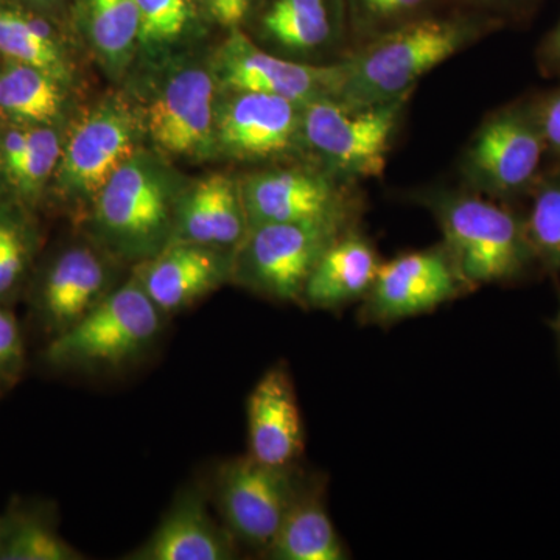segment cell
Masks as SVG:
<instances>
[{
    "mask_svg": "<svg viewBox=\"0 0 560 560\" xmlns=\"http://www.w3.org/2000/svg\"><path fill=\"white\" fill-rule=\"evenodd\" d=\"M464 293L469 290L441 242L382 261L357 316L366 326H390L434 312Z\"/></svg>",
    "mask_w": 560,
    "mask_h": 560,
    "instance_id": "obj_14",
    "label": "cell"
},
{
    "mask_svg": "<svg viewBox=\"0 0 560 560\" xmlns=\"http://www.w3.org/2000/svg\"><path fill=\"white\" fill-rule=\"evenodd\" d=\"M272 560H346L350 558L340 534L335 529L323 481L315 480L287 514L270 547L264 552Z\"/></svg>",
    "mask_w": 560,
    "mask_h": 560,
    "instance_id": "obj_24",
    "label": "cell"
},
{
    "mask_svg": "<svg viewBox=\"0 0 560 560\" xmlns=\"http://www.w3.org/2000/svg\"><path fill=\"white\" fill-rule=\"evenodd\" d=\"M0 198H3L2 195H0Z\"/></svg>",
    "mask_w": 560,
    "mask_h": 560,
    "instance_id": "obj_39",
    "label": "cell"
},
{
    "mask_svg": "<svg viewBox=\"0 0 560 560\" xmlns=\"http://www.w3.org/2000/svg\"><path fill=\"white\" fill-rule=\"evenodd\" d=\"M121 88L139 105L150 147L175 162L217 161L213 117L220 86L210 51H179L136 70Z\"/></svg>",
    "mask_w": 560,
    "mask_h": 560,
    "instance_id": "obj_3",
    "label": "cell"
},
{
    "mask_svg": "<svg viewBox=\"0 0 560 560\" xmlns=\"http://www.w3.org/2000/svg\"><path fill=\"white\" fill-rule=\"evenodd\" d=\"M243 31L261 49L305 65H335L352 50L345 0H261Z\"/></svg>",
    "mask_w": 560,
    "mask_h": 560,
    "instance_id": "obj_15",
    "label": "cell"
},
{
    "mask_svg": "<svg viewBox=\"0 0 560 560\" xmlns=\"http://www.w3.org/2000/svg\"><path fill=\"white\" fill-rule=\"evenodd\" d=\"M552 330H555L556 340H558V346L560 350V311L558 315H556L555 320H552Z\"/></svg>",
    "mask_w": 560,
    "mask_h": 560,
    "instance_id": "obj_37",
    "label": "cell"
},
{
    "mask_svg": "<svg viewBox=\"0 0 560 560\" xmlns=\"http://www.w3.org/2000/svg\"><path fill=\"white\" fill-rule=\"evenodd\" d=\"M312 481L298 463L275 466L248 453L220 464L213 499L237 544L264 555Z\"/></svg>",
    "mask_w": 560,
    "mask_h": 560,
    "instance_id": "obj_10",
    "label": "cell"
},
{
    "mask_svg": "<svg viewBox=\"0 0 560 560\" xmlns=\"http://www.w3.org/2000/svg\"><path fill=\"white\" fill-rule=\"evenodd\" d=\"M410 201L431 213L467 290L521 278L536 261L525 221L485 195L453 187L411 190Z\"/></svg>",
    "mask_w": 560,
    "mask_h": 560,
    "instance_id": "obj_4",
    "label": "cell"
},
{
    "mask_svg": "<svg viewBox=\"0 0 560 560\" xmlns=\"http://www.w3.org/2000/svg\"><path fill=\"white\" fill-rule=\"evenodd\" d=\"M68 124L22 125L0 120V195L3 198L35 209L49 194Z\"/></svg>",
    "mask_w": 560,
    "mask_h": 560,
    "instance_id": "obj_21",
    "label": "cell"
},
{
    "mask_svg": "<svg viewBox=\"0 0 560 560\" xmlns=\"http://www.w3.org/2000/svg\"><path fill=\"white\" fill-rule=\"evenodd\" d=\"M261 0H206L209 16L217 25L230 32L245 28Z\"/></svg>",
    "mask_w": 560,
    "mask_h": 560,
    "instance_id": "obj_34",
    "label": "cell"
},
{
    "mask_svg": "<svg viewBox=\"0 0 560 560\" xmlns=\"http://www.w3.org/2000/svg\"><path fill=\"white\" fill-rule=\"evenodd\" d=\"M238 544L210 514L201 486H187L173 500L149 539L128 560H232Z\"/></svg>",
    "mask_w": 560,
    "mask_h": 560,
    "instance_id": "obj_18",
    "label": "cell"
},
{
    "mask_svg": "<svg viewBox=\"0 0 560 560\" xmlns=\"http://www.w3.org/2000/svg\"><path fill=\"white\" fill-rule=\"evenodd\" d=\"M190 178L175 161L145 145L121 164L83 217L84 235L125 267L172 243L176 208Z\"/></svg>",
    "mask_w": 560,
    "mask_h": 560,
    "instance_id": "obj_2",
    "label": "cell"
},
{
    "mask_svg": "<svg viewBox=\"0 0 560 560\" xmlns=\"http://www.w3.org/2000/svg\"><path fill=\"white\" fill-rule=\"evenodd\" d=\"M167 316L131 275L75 326L51 338L44 360L61 371H114L142 359Z\"/></svg>",
    "mask_w": 560,
    "mask_h": 560,
    "instance_id": "obj_6",
    "label": "cell"
},
{
    "mask_svg": "<svg viewBox=\"0 0 560 560\" xmlns=\"http://www.w3.org/2000/svg\"><path fill=\"white\" fill-rule=\"evenodd\" d=\"M210 62L220 90L259 92L291 102L334 101L340 83V65L316 66L289 60L261 49L243 28L226 33Z\"/></svg>",
    "mask_w": 560,
    "mask_h": 560,
    "instance_id": "obj_16",
    "label": "cell"
},
{
    "mask_svg": "<svg viewBox=\"0 0 560 560\" xmlns=\"http://www.w3.org/2000/svg\"><path fill=\"white\" fill-rule=\"evenodd\" d=\"M448 2L451 0H345L350 46L357 49L405 25L441 13Z\"/></svg>",
    "mask_w": 560,
    "mask_h": 560,
    "instance_id": "obj_30",
    "label": "cell"
},
{
    "mask_svg": "<svg viewBox=\"0 0 560 560\" xmlns=\"http://www.w3.org/2000/svg\"><path fill=\"white\" fill-rule=\"evenodd\" d=\"M459 9L486 14L503 22L506 20H521L536 10L541 0H451Z\"/></svg>",
    "mask_w": 560,
    "mask_h": 560,
    "instance_id": "obj_33",
    "label": "cell"
},
{
    "mask_svg": "<svg viewBox=\"0 0 560 560\" xmlns=\"http://www.w3.org/2000/svg\"><path fill=\"white\" fill-rule=\"evenodd\" d=\"M0 60L46 70L70 88L77 83L73 50L49 22L5 3H0Z\"/></svg>",
    "mask_w": 560,
    "mask_h": 560,
    "instance_id": "obj_26",
    "label": "cell"
},
{
    "mask_svg": "<svg viewBox=\"0 0 560 560\" xmlns=\"http://www.w3.org/2000/svg\"><path fill=\"white\" fill-rule=\"evenodd\" d=\"M40 246L33 209L11 198H0V305L9 307L32 278Z\"/></svg>",
    "mask_w": 560,
    "mask_h": 560,
    "instance_id": "obj_28",
    "label": "cell"
},
{
    "mask_svg": "<svg viewBox=\"0 0 560 560\" xmlns=\"http://www.w3.org/2000/svg\"><path fill=\"white\" fill-rule=\"evenodd\" d=\"M234 250L173 243L132 267V275L165 316L184 312L231 283Z\"/></svg>",
    "mask_w": 560,
    "mask_h": 560,
    "instance_id": "obj_17",
    "label": "cell"
},
{
    "mask_svg": "<svg viewBox=\"0 0 560 560\" xmlns=\"http://www.w3.org/2000/svg\"><path fill=\"white\" fill-rule=\"evenodd\" d=\"M533 202L525 221L534 257L547 270H560V171L539 176L530 190Z\"/></svg>",
    "mask_w": 560,
    "mask_h": 560,
    "instance_id": "obj_31",
    "label": "cell"
},
{
    "mask_svg": "<svg viewBox=\"0 0 560 560\" xmlns=\"http://www.w3.org/2000/svg\"><path fill=\"white\" fill-rule=\"evenodd\" d=\"M47 504L13 501L0 514V560H81Z\"/></svg>",
    "mask_w": 560,
    "mask_h": 560,
    "instance_id": "obj_27",
    "label": "cell"
},
{
    "mask_svg": "<svg viewBox=\"0 0 560 560\" xmlns=\"http://www.w3.org/2000/svg\"><path fill=\"white\" fill-rule=\"evenodd\" d=\"M213 138L217 161L272 164L304 160L302 105L278 95L219 90Z\"/></svg>",
    "mask_w": 560,
    "mask_h": 560,
    "instance_id": "obj_12",
    "label": "cell"
},
{
    "mask_svg": "<svg viewBox=\"0 0 560 560\" xmlns=\"http://www.w3.org/2000/svg\"><path fill=\"white\" fill-rule=\"evenodd\" d=\"M501 25L486 14L458 9L431 14L370 40L338 61L340 83L334 101L361 108L412 94L427 73Z\"/></svg>",
    "mask_w": 560,
    "mask_h": 560,
    "instance_id": "obj_1",
    "label": "cell"
},
{
    "mask_svg": "<svg viewBox=\"0 0 560 560\" xmlns=\"http://www.w3.org/2000/svg\"><path fill=\"white\" fill-rule=\"evenodd\" d=\"M547 150L560 158V88L537 103Z\"/></svg>",
    "mask_w": 560,
    "mask_h": 560,
    "instance_id": "obj_35",
    "label": "cell"
},
{
    "mask_svg": "<svg viewBox=\"0 0 560 560\" xmlns=\"http://www.w3.org/2000/svg\"><path fill=\"white\" fill-rule=\"evenodd\" d=\"M248 434L249 453L261 463L285 466L304 455L300 404L285 364L270 368L250 390Z\"/></svg>",
    "mask_w": 560,
    "mask_h": 560,
    "instance_id": "obj_20",
    "label": "cell"
},
{
    "mask_svg": "<svg viewBox=\"0 0 560 560\" xmlns=\"http://www.w3.org/2000/svg\"><path fill=\"white\" fill-rule=\"evenodd\" d=\"M25 370V346L20 324L0 305V397L20 383Z\"/></svg>",
    "mask_w": 560,
    "mask_h": 560,
    "instance_id": "obj_32",
    "label": "cell"
},
{
    "mask_svg": "<svg viewBox=\"0 0 560 560\" xmlns=\"http://www.w3.org/2000/svg\"><path fill=\"white\" fill-rule=\"evenodd\" d=\"M27 2L35 7H49L51 3L57 2V0H27Z\"/></svg>",
    "mask_w": 560,
    "mask_h": 560,
    "instance_id": "obj_38",
    "label": "cell"
},
{
    "mask_svg": "<svg viewBox=\"0 0 560 560\" xmlns=\"http://www.w3.org/2000/svg\"><path fill=\"white\" fill-rule=\"evenodd\" d=\"M545 150L537 103L501 106L485 117L463 151V187L501 201L529 194L539 179Z\"/></svg>",
    "mask_w": 560,
    "mask_h": 560,
    "instance_id": "obj_9",
    "label": "cell"
},
{
    "mask_svg": "<svg viewBox=\"0 0 560 560\" xmlns=\"http://www.w3.org/2000/svg\"><path fill=\"white\" fill-rule=\"evenodd\" d=\"M382 260L360 224L342 232L323 254L302 291L301 305L340 311L361 302L377 278Z\"/></svg>",
    "mask_w": 560,
    "mask_h": 560,
    "instance_id": "obj_22",
    "label": "cell"
},
{
    "mask_svg": "<svg viewBox=\"0 0 560 560\" xmlns=\"http://www.w3.org/2000/svg\"><path fill=\"white\" fill-rule=\"evenodd\" d=\"M79 31L106 79L124 86L139 58L140 14L135 0H80Z\"/></svg>",
    "mask_w": 560,
    "mask_h": 560,
    "instance_id": "obj_23",
    "label": "cell"
},
{
    "mask_svg": "<svg viewBox=\"0 0 560 560\" xmlns=\"http://www.w3.org/2000/svg\"><path fill=\"white\" fill-rule=\"evenodd\" d=\"M145 145L138 103L124 88L109 92L69 120L49 194L83 220L106 180Z\"/></svg>",
    "mask_w": 560,
    "mask_h": 560,
    "instance_id": "obj_5",
    "label": "cell"
},
{
    "mask_svg": "<svg viewBox=\"0 0 560 560\" xmlns=\"http://www.w3.org/2000/svg\"><path fill=\"white\" fill-rule=\"evenodd\" d=\"M125 265L84 235L58 250L32 283L33 318L47 337L75 326L121 282Z\"/></svg>",
    "mask_w": 560,
    "mask_h": 560,
    "instance_id": "obj_13",
    "label": "cell"
},
{
    "mask_svg": "<svg viewBox=\"0 0 560 560\" xmlns=\"http://www.w3.org/2000/svg\"><path fill=\"white\" fill-rule=\"evenodd\" d=\"M248 232L238 175L212 172L189 179L176 208L173 243L234 250Z\"/></svg>",
    "mask_w": 560,
    "mask_h": 560,
    "instance_id": "obj_19",
    "label": "cell"
},
{
    "mask_svg": "<svg viewBox=\"0 0 560 560\" xmlns=\"http://www.w3.org/2000/svg\"><path fill=\"white\" fill-rule=\"evenodd\" d=\"M411 95L348 108L323 98L302 105L304 160L350 183L381 178L399 135Z\"/></svg>",
    "mask_w": 560,
    "mask_h": 560,
    "instance_id": "obj_7",
    "label": "cell"
},
{
    "mask_svg": "<svg viewBox=\"0 0 560 560\" xmlns=\"http://www.w3.org/2000/svg\"><path fill=\"white\" fill-rule=\"evenodd\" d=\"M540 60L547 69H560V21L541 44Z\"/></svg>",
    "mask_w": 560,
    "mask_h": 560,
    "instance_id": "obj_36",
    "label": "cell"
},
{
    "mask_svg": "<svg viewBox=\"0 0 560 560\" xmlns=\"http://www.w3.org/2000/svg\"><path fill=\"white\" fill-rule=\"evenodd\" d=\"M361 217L271 223L250 228L232 254L231 283L275 302L301 305L313 268Z\"/></svg>",
    "mask_w": 560,
    "mask_h": 560,
    "instance_id": "obj_8",
    "label": "cell"
},
{
    "mask_svg": "<svg viewBox=\"0 0 560 560\" xmlns=\"http://www.w3.org/2000/svg\"><path fill=\"white\" fill-rule=\"evenodd\" d=\"M238 183L248 230L363 213L359 183L337 178L307 160L265 164L238 175Z\"/></svg>",
    "mask_w": 560,
    "mask_h": 560,
    "instance_id": "obj_11",
    "label": "cell"
},
{
    "mask_svg": "<svg viewBox=\"0 0 560 560\" xmlns=\"http://www.w3.org/2000/svg\"><path fill=\"white\" fill-rule=\"evenodd\" d=\"M72 91L46 70L0 60V120L22 125L68 124Z\"/></svg>",
    "mask_w": 560,
    "mask_h": 560,
    "instance_id": "obj_25",
    "label": "cell"
},
{
    "mask_svg": "<svg viewBox=\"0 0 560 560\" xmlns=\"http://www.w3.org/2000/svg\"><path fill=\"white\" fill-rule=\"evenodd\" d=\"M140 14V49L136 70L190 50L195 11L190 0H135ZM132 75V73H131Z\"/></svg>",
    "mask_w": 560,
    "mask_h": 560,
    "instance_id": "obj_29",
    "label": "cell"
}]
</instances>
